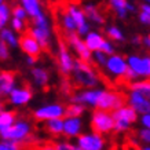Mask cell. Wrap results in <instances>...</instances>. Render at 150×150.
Segmentation results:
<instances>
[{"instance_id":"1","label":"cell","mask_w":150,"mask_h":150,"mask_svg":"<svg viewBox=\"0 0 150 150\" xmlns=\"http://www.w3.org/2000/svg\"><path fill=\"white\" fill-rule=\"evenodd\" d=\"M72 83L79 88H98L100 84V77L94 69L92 64L76 59V64L72 72Z\"/></svg>"},{"instance_id":"2","label":"cell","mask_w":150,"mask_h":150,"mask_svg":"<svg viewBox=\"0 0 150 150\" xmlns=\"http://www.w3.org/2000/svg\"><path fill=\"white\" fill-rule=\"evenodd\" d=\"M28 32L39 41L43 50L50 48L51 41H52V26H51V21L46 13H43L41 15L32 19V25Z\"/></svg>"},{"instance_id":"3","label":"cell","mask_w":150,"mask_h":150,"mask_svg":"<svg viewBox=\"0 0 150 150\" xmlns=\"http://www.w3.org/2000/svg\"><path fill=\"white\" fill-rule=\"evenodd\" d=\"M33 125L32 123L26 120V118H17V121L6 131L0 132V138L4 141H11L15 142L18 145L26 143V141H29V138L32 135Z\"/></svg>"},{"instance_id":"4","label":"cell","mask_w":150,"mask_h":150,"mask_svg":"<svg viewBox=\"0 0 150 150\" xmlns=\"http://www.w3.org/2000/svg\"><path fill=\"white\" fill-rule=\"evenodd\" d=\"M114 118V132L116 134H124V132L129 131L132 124L138 121V116L139 114L132 109L129 105H124L120 109L112 112Z\"/></svg>"},{"instance_id":"5","label":"cell","mask_w":150,"mask_h":150,"mask_svg":"<svg viewBox=\"0 0 150 150\" xmlns=\"http://www.w3.org/2000/svg\"><path fill=\"white\" fill-rule=\"evenodd\" d=\"M90 125H91L92 131L106 135L114 131V118L113 113L108 112V110H100L95 109L91 113V118H90Z\"/></svg>"},{"instance_id":"6","label":"cell","mask_w":150,"mask_h":150,"mask_svg":"<svg viewBox=\"0 0 150 150\" xmlns=\"http://www.w3.org/2000/svg\"><path fill=\"white\" fill-rule=\"evenodd\" d=\"M66 117V106L58 102H52V103H46L39 106L37 109L33 110V118L36 121H43L46 123L48 120H54V118H65Z\"/></svg>"},{"instance_id":"7","label":"cell","mask_w":150,"mask_h":150,"mask_svg":"<svg viewBox=\"0 0 150 150\" xmlns=\"http://www.w3.org/2000/svg\"><path fill=\"white\" fill-rule=\"evenodd\" d=\"M102 92H103V88H81L69 96V102L80 103L87 106V108L96 109Z\"/></svg>"},{"instance_id":"8","label":"cell","mask_w":150,"mask_h":150,"mask_svg":"<svg viewBox=\"0 0 150 150\" xmlns=\"http://www.w3.org/2000/svg\"><path fill=\"white\" fill-rule=\"evenodd\" d=\"M57 64H58V70L62 76H70L76 64V59L73 58L72 52L69 50L68 43L64 40H59L58 50H57Z\"/></svg>"},{"instance_id":"9","label":"cell","mask_w":150,"mask_h":150,"mask_svg":"<svg viewBox=\"0 0 150 150\" xmlns=\"http://www.w3.org/2000/svg\"><path fill=\"white\" fill-rule=\"evenodd\" d=\"M124 105H127V96H124L121 92L113 91V90H103L96 109L114 112Z\"/></svg>"},{"instance_id":"10","label":"cell","mask_w":150,"mask_h":150,"mask_svg":"<svg viewBox=\"0 0 150 150\" xmlns=\"http://www.w3.org/2000/svg\"><path fill=\"white\" fill-rule=\"evenodd\" d=\"M103 69L109 77L116 79V80L124 79V76H125V73H127V70H128L127 58L120 54L110 55L109 58H108L106 66H105Z\"/></svg>"},{"instance_id":"11","label":"cell","mask_w":150,"mask_h":150,"mask_svg":"<svg viewBox=\"0 0 150 150\" xmlns=\"http://www.w3.org/2000/svg\"><path fill=\"white\" fill-rule=\"evenodd\" d=\"M66 43L70 47V50L74 51V54L77 55V59L92 64V51L86 46L84 39L81 36H79L76 32L66 33Z\"/></svg>"},{"instance_id":"12","label":"cell","mask_w":150,"mask_h":150,"mask_svg":"<svg viewBox=\"0 0 150 150\" xmlns=\"http://www.w3.org/2000/svg\"><path fill=\"white\" fill-rule=\"evenodd\" d=\"M76 143L81 150H105V146H106L103 135L95 131L83 132L76 139Z\"/></svg>"},{"instance_id":"13","label":"cell","mask_w":150,"mask_h":150,"mask_svg":"<svg viewBox=\"0 0 150 150\" xmlns=\"http://www.w3.org/2000/svg\"><path fill=\"white\" fill-rule=\"evenodd\" d=\"M128 68L137 73L139 79H150V55L131 54L127 57Z\"/></svg>"},{"instance_id":"14","label":"cell","mask_w":150,"mask_h":150,"mask_svg":"<svg viewBox=\"0 0 150 150\" xmlns=\"http://www.w3.org/2000/svg\"><path fill=\"white\" fill-rule=\"evenodd\" d=\"M8 103L14 108H22L26 106L33 98V91L29 86H18L13 90L8 96Z\"/></svg>"},{"instance_id":"15","label":"cell","mask_w":150,"mask_h":150,"mask_svg":"<svg viewBox=\"0 0 150 150\" xmlns=\"http://www.w3.org/2000/svg\"><path fill=\"white\" fill-rule=\"evenodd\" d=\"M127 105H129L132 109H135V112L141 116L150 113V99L139 91L129 90L127 95Z\"/></svg>"},{"instance_id":"16","label":"cell","mask_w":150,"mask_h":150,"mask_svg":"<svg viewBox=\"0 0 150 150\" xmlns=\"http://www.w3.org/2000/svg\"><path fill=\"white\" fill-rule=\"evenodd\" d=\"M19 48L22 50L23 54H26V57H40L43 52V48L39 44V41L30 35L29 32H25L19 37Z\"/></svg>"},{"instance_id":"17","label":"cell","mask_w":150,"mask_h":150,"mask_svg":"<svg viewBox=\"0 0 150 150\" xmlns=\"http://www.w3.org/2000/svg\"><path fill=\"white\" fill-rule=\"evenodd\" d=\"M84 121L81 117H65L64 118V137L68 139H77L83 134Z\"/></svg>"},{"instance_id":"18","label":"cell","mask_w":150,"mask_h":150,"mask_svg":"<svg viewBox=\"0 0 150 150\" xmlns=\"http://www.w3.org/2000/svg\"><path fill=\"white\" fill-rule=\"evenodd\" d=\"M17 73L8 69H1L0 70V92L4 96H8L15 87H18L17 84Z\"/></svg>"},{"instance_id":"19","label":"cell","mask_w":150,"mask_h":150,"mask_svg":"<svg viewBox=\"0 0 150 150\" xmlns=\"http://www.w3.org/2000/svg\"><path fill=\"white\" fill-rule=\"evenodd\" d=\"M83 11L86 14L87 19L90 21V22L95 23V25H103L105 23V17L103 14L99 11L98 8V6L95 3H91V1H88L86 4H83Z\"/></svg>"},{"instance_id":"20","label":"cell","mask_w":150,"mask_h":150,"mask_svg":"<svg viewBox=\"0 0 150 150\" xmlns=\"http://www.w3.org/2000/svg\"><path fill=\"white\" fill-rule=\"evenodd\" d=\"M30 77H32L33 84L40 87V88L47 87L48 83H50V73L43 66H33V68H30Z\"/></svg>"},{"instance_id":"21","label":"cell","mask_w":150,"mask_h":150,"mask_svg":"<svg viewBox=\"0 0 150 150\" xmlns=\"http://www.w3.org/2000/svg\"><path fill=\"white\" fill-rule=\"evenodd\" d=\"M18 4H21L23 8L26 10V13L29 14L30 19L36 18V17H39V15L44 13L41 0H18Z\"/></svg>"},{"instance_id":"22","label":"cell","mask_w":150,"mask_h":150,"mask_svg":"<svg viewBox=\"0 0 150 150\" xmlns=\"http://www.w3.org/2000/svg\"><path fill=\"white\" fill-rule=\"evenodd\" d=\"M83 39H84L86 46L88 47L92 52L100 50V47H102V44H103V41L106 40V39L102 36V33L98 32V30H91V32L88 33V35H86Z\"/></svg>"},{"instance_id":"23","label":"cell","mask_w":150,"mask_h":150,"mask_svg":"<svg viewBox=\"0 0 150 150\" xmlns=\"http://www.w3.org/2000/svg\"><path fill=\"white\" fill-rule=\"evenodd\" d=\"M58 19H59V25H61V28L65 30V33H73L77 30V23L74 22V19L72 18V15H70L66 10L59 11Z\"/></svg>"},{"instance_id":"24","label":"cell","mask_w":150,"mask_h":150,"mask_svg":"<svg viewBox=\"0 0 150 150\" xmlns=\"http://www.w3.org/2000/svg\"><path fill=\"white\" fill-rule=\"evenodd\" d=\"M44 131L51 137L64 135V118H54L44 123Z\"/></svg>"},{"instance_id":"25","label":"cell","mask_w":150,"mask_h":150,"mask_svg":"<svg viewBox=\"0 0 150 150\" xmlns=\"http://www.w3.org/2000/svg\"><path fill=\"white\" fill-rule=\"evenodd\" d=\"M128 0H109L110 8L113 10L116 17L120 19H125L128 17Z\"/></svg>"},{"instance_id":"26","label":"cell","mask_w":150,"mask_h":150,"mask_svg":"<svg viewBox=\"0 0 150 150\" xmlns=\"http://www.w3.org/2000/svg\"><path fill=\"white\" fill-rule=\"evenodd\" d=\"M15 121H17V114L13 110L3 109V106H1L0 108V132L8 129Z\"/></svg>"},{"instance_id":"27","label":"cell","mask_w":150,"mask_h":150,"mask_svg":"<svg viewBox=\"0 0 150 150\" xmlns=\"http://www.w3.org/2000/svg\"><path fill=\"white\" fill-rule=\"evenodd\" d=\"M66 11L72 15V18L74 19V22L77 23V26L88 22L86 14H84V11H83V7L77 6L76 3H69V4L66 6Z\"/></svg>"},{"instance_id":"28","label":"cell","mask_w":150,"mask_h":150,"mask_svg":"<svg viewBox=\"0 0 150 150\" xmlns=\"http://www.w3.org/2000/svg\"><path fill=\"white\" fill-rule=\"evenodd\" d=\"M0 39L4 41L10 48H18L19 47V37L17 32H14L11 28H6L0 32Z\"/></svg>"},{"instance_id":"29","label":"cell","mask_w":150,"mask_h":150,"mask_svg":"<svg viewBox=\"0 0 150 150\" xmlns=\"http://www.w3.org/2000/svg\"><path fill=\"white\" fill-rule=\"evenodd\" d=\"M129 90L132 91H139L141 94L150 99V79H143V80H138L129 84Z\"/></svg>"},{"instance_id":"30","label":"cell","mask_w":150,"mask_h":150,"mask_svg":"<svg viewBox=\"0 0 150 150\" xmlns=\"http://www.w3.org/2000/svg\"><path fill=\"white\" fill-rule=\"evenodd\" d=\"M87 112V106L80 103H72L69 102L66 106V117H81Z\"/></svg>"},{"instance_id":"31","label":"cell","mask_w":150,"mask_h":150,"mask_svg":"<svg viewBox=\"0 0 150 150\" xmlns=\"http://www.w3.org/2000/svg\"><path fill=\"white\" fill-rule=\"evenodd\" d=\"M11 18H13V15H11V7L7 3H4V4L0 7V32L7 28Z\"/></svg>"},{"instance_id":"32","label":"cell","mask_w":150,"mask_h":150,"mask_svg":"<svg viewBox=\"0 0 150 150\" xmlns=\"http://www.w3.org/2000/svg\"><path fill=\"white\" fill-rule=\"evenodd\" d=\"M106 35H108V37H109V40L112 41H124L125 40V36H124V32L120 29L118 26H116V25H109V26L106 28Z\"/></svg>"},{"instance_id":"33","label":"cell","mask_w":150,"mask_h":150,"mask_svg":"<svg viewBox=\"0 0 150 150\" xmlns=\"http://www.w3.org/2000/svg\"><path fill=\"white\" fill-rule=\"evenodd\" d=\"M108 58H109V55L105 54L103 51H94L92 52V65L98 66V68H105L106 62H108Z\"/></svg>"},{"instance_id":"34","label":"cell","mask_w":150,"mask_h":150,"mask_svg":"<svg viewBox=\"0 0 150 150\" xmlns=\"http://www.w3.org/2000/svg\"><path fill=\"white\" fill-rule=\"evenodd\" d=\"M11 15H13L14 18H18V19H22V21H26L29 18V14L26 13V10L23 8L21 4H14L11 7Z\"/></svg>"},{"instance_id":"35","label":"cell","mask_w":150,"mask_h":150,"mask_svg":"<svg viewBox=\"0 0 150 150\" xmlns=\"http://www.w3.org/2000/svg\"><path fill=\"white\" fill-rule=\"evenodd\" d=\"M10 28L13 29L14 32L22 35V33H25V30H26V21H22V19L14 18L13 17L11 21H10Z\"/></svg>"},{"instance_id":"36","label":"cell","mask_w":150,"mask_h":150,"mask_svg":"<svg viewBox=\"0 0 150 150\" xmlns=\"http://www.w3.org/2000/svg\"><path fill=\"white\" fill-rule=\"evenodd\" d=\"M0 150H22V149H21V145L15 143V142L1 139L0 141Z\"/></svg>"},{"instance_id":"37","label":"cell","mask_w":150,"mask_h":150,"mask_svg":"<svg viewBox=\"0 0 150 150\" xmlns=\"http://www.w3.org/2000/svg\"><path fill=\"white\" fill-rule=\"evenodd\" d=\"M54 145L58 150H81L77 143H70V142H57Z\"/></svg>"},{"instance_id":"38","label":"cell","mask_w":150,"mask_h":150,"mask_svg":"<svg viewBox=\"0 0 150 150\" xmlns=\"http://www.w3.org/2000/svg\"><path fill=\"white\" fill-rule=\"evenodd\" d=\"M10 59V47L0 39V61H8Z\"/></svg>"},{"instance_id":"39","label":"cell","mask_w":150,"mask_h":150,"mask_svg":"<svg viewBox=\"0 0 150 150\" xmlns=\"http://www.w3.org/2000/svg\"><path fill=\"white\" fill-rule=\"evenodd\" d=\"M100 51H103L105 54H108L109 57L116 54V48H114V44L112 43V40H105L102 47H100Z\"/></svg>"},{"instance_id":"40","label":"cell","mask_w":150,"mask_h":150,"mask_svg":"<svg viewBox=\"0 0 150 150\" xmlns=\"http://www.w3.org/2000/svg\"><path fill=\"white\" fill-rule=\"evenodd\" d=\"M138 138L141 139L143 143H147L150 145V129L149 128H145L142 127L139 131H138Z\"/></svg>"},{"instance_id":"41","label":"cell","mask_w":150,"mask_h":150,"mask_svg":"<svg viewBox=\"0 0 150 150\" xmlns=\"http://www.w3.org/2000/svg\"><path fill=\"white\" fill-rule=\"evenodd\" d=\"M124 80H125L127 83H129V84H131V83H134V81H138V80H139V76H138V74H137L135 72H134L132 69L128 68L127 73H125V76H124Z\"/></svg>"},{"instance_id":"42","label":"cell","mask_w":150,"mask_h":150,"mask_svg":"<svg viewBox=\"0 0 150 150\" xmlns=\"http://www.w3.org/2000/svg\"><path fill=\"white\" fill-rule=\"evenodd\" d=\"M138 19H139V22H141L142 25L150 26V15L149 14H146L145 11H141V13L138 14Z\"/></svg>"},{"instance_id":"43","label":"cell","mask_w":150,"mask_h":150,"mask_svg":"<svg viewBox=\"0 0 150 150\" xmlns=\"http://www.w3.org/2000/svg\"><path fill=\"white\" fill-rule=\"evenodd\" d=\"M141 124H142V127L149 128L150 129V113L141 116Z\"/></svg>"},{"instance_id":"44","label":"cell","mask_w":150,"mask_h":150,"mask_svg":"<svg viewBox=\"0 0 150 150\" xmlns=\"http://www.w3.org/2000/svg\"><path fill=\"white\" fill-rule=\"evenodd\" d=\"M131 43L134 46H139V44H143V37H141L139 35H135V36L131 37Z\"/></svg>"},{"instance_id":"45","label":"cell","mask_w":150,"mask_h":150,"mask_svg":"<svg viewBox=\"0 0 150 150\" xmlns=\"http://www.w3.org/2000/svg\"><path fill=\"white\" fill-rule=\"evenodd\" d=\"M37 62V58L36 57H26V65L29 68H33Z\"/></svg>"},{"instance_id":"46","label":"cell","mask_w":150,"mask_h":150,"mask_svg":"<svg viewBox=\"0 0 150 150\" xmlns=\"http://www.w3.org/2000/svg\"><path fill=\"white\" fill-rule=\"evenodd\" d=\"M62 92H64L65 95H69L70 96V87H69V83H65V84H62Z\"/></svg>"},{"instance_id":"47","label":"cell","mask_w":150,"mask_h":150,"mask_svg":"<svg viewBox=\"0 0 150 150\" xmlns=\"http://www.w3.org/2000/svg\"><path fill=\"white\" fill-rule=\"evenodd\" d=\"M141 11H145L146 14H149L150 15V4H147V3H142L141 4Z\"/></svg>"},{"instance_id":"48","label":"cell","mask_w":150,"mask_h":150,"mask_svg":"<svg viewBox=\"0 0 150 150\" xmlns=\"http://www.w3.org/2000/svg\"><path fill=\"white\" fill-rule=\"evenodd\" d=\"M39 150H58L55 147V145H44V146H40Z\"/></svg>"},{"instance_id":"49","label":"cell","mask_w":150,"mask_h":150,"mask_svg":"<svg viewBox=\"0 0 150 150\" xmlns=\"http://www.w3.org/2000/svg\"><path fill=\"white\" fill-rule=\"evenodd\" d=\"M143 44H145L147 48H150V35H147V36H143Z\"/></svg>"},{"instance_id":"50","label":"cell","mask_w":150,"mask_h":150,"mask_svg":"<svg viewBox=\"0 0 150 150\" xmlns=\"http://www.w3.org/2000/svg\"><path fill=\"white\" fill-rule=\"evenodd\" d=\"M135 11H137V7H135V4L129 1V3H128V13H135Z\"/></svg>"},{"instance_id":"51","label":"cell","mask_w":150,"mask_h":150,"mask_svg":"<svg viewBox=\"0 0 150 150\" xmlns=\"http://www.w3.org/2000/svg\"><path fill=\"white\" fill-rule=\"evenodd\" d=\"M3 98H4V95H3V94L0 92V108L3 106Z\"/></svg>"},{"instance_id":"52","label":"cell","mask_w":150,"mask_h":150,"mask_svg":"<svg viewBox=\"0 0 150 150\" xmlns=\"http://www.w3.org/2000/svg\"><path fill=\"white\" fill-rule=\"evenodd\" d=\"M137 150H150V146H143V147H138Z\"/></svg>"},{"instance_id":"53","label":"cell","mask_w":150,"mask_h":150,"mask_svg":"<svg viewBox=\"0 0 150 150\" xmlns=\"http://www.w3.org/2000/svg\"><path fill=\"white\" fill-rule=\"evenodd\" d=\"M4 3H6V0H0V7H1L3 4H4Z\"/></svg>"},{"instance_id":"54","label":"cell","mask_w":150,"mask_h":150,"mask_svg":"<svg viewBox=\"0 0 150 150\" xmlns=\"http://www.w3.org/2000/svg\"><path fill=\"white\" fill-rule=\"evenodd\" d=\"M143 3H147V4H150V0H142Z\"/></svg>"}]
</instances>
